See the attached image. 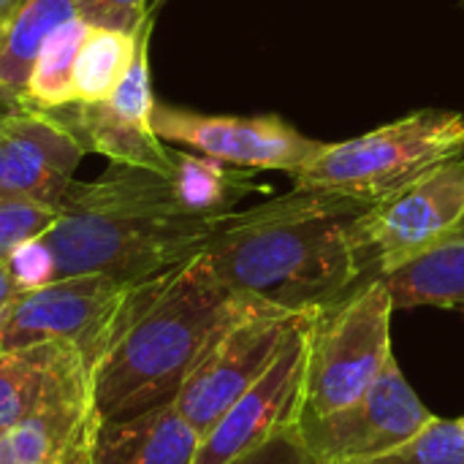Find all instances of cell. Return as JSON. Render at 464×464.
Listing matches in <instances>:
<instances>
[{"label":"cell","instance_id":"obj_1","mask_svg":"<svg viewBox=\"0 0 464 464\" xmlns=\"http://www.w3.org/2000/svg\"><path fill=\"white\" fill-rule=\"evenodd\" d=\"M372 204L332 190H291L228 212L201 250L237 294L277 310H324L378 277L362 239Z\"/></svg>","mask_w":464,"mask_h":464},{"label":"cell","instance_id":"obj_2","mask_svg":"<svg viewBox=\"0 0 464 464\" xmlns=\"http://www.w3.org/2000/svg\"><path fill=\"white\" fill-rule=\"evenodd\" d=\"M256 302L231 291L204 253L133 285L92 370L98 421H125L171 405L207 351Z\"/></svg>","mask_w":464,"mask_h":464},{"label":"cell","instance_id":"obj_3","mask_svg":"<svg viewBox=\"0 0 464 464\" xmlns=\"http://www.w3.org/2000/svg\"><path fill=\"white\" fill-rule=\"evenodd\" d=\"M223 218L188 212L163 174L114 166L92 182H73L41 239L54 280L103 275L141 285L198 256Z\"/></svg>","mask_w":464,"mask_h":464},{"label":"cell","instance_id":"obj_4","mask_svg":"<svg viewBox=\"0 0 464 464\" xmlns=\"http://www.w3.org/2000/svg\"><path fill=\"white\" fill-rule=\"evenodd\" d=\"M464 155V117L421 109L364 136L324 144L294 177L296 190H332L378 204Z\"/></svg>","mask_w":464,"mask_h":464},{"label":"cell","instance_id":"obj_5","mask_svg":"<svg viewBox=\"0 0 464 464\" xmlns=\"http://www.w3.org/2000/svg\"><path fill=\"white\" fill-rule=\"evenodd\" d=\"M394 302L383 277L318 310L307 343L302 416H329L353 405L394 359ZM299 416V419H302Z\"/></svg>","mask_w":464,"mask_h":464},{"label":"cell","instance_id":"obj_6","mask_svg":"<svg viewBox=\"0 0 464 464\" xmlns=\"http://www.w3.org/2000/svg\"><path fill=\"white\" fill-rule=\"evenodd\" d=\"M130 288L103 275L63 277L24 288L0 307V351L68 343L95 370Z\"/></svg>","mask_w":464,"mask_h":464},{"label":"cell","instance_id":"obj_7","mask_svg":"<svg viewBox=\"0 0 464 464\" xmlns=\"http://www.w3.org/2000/svg\"><path fill=\"white\" fill-rule=\"evenodd\" d=\"M299 315L302 313L258 304L220 334L174 400L198 435L212 430L215 421L269 370Z\"/></svg>","mask_w":464,"mask_h":464},{"label":"cell","instance_id":"obj_8","mask_svg":"<svg viewBox=\"0 0 464 464\" xmlns=\"http://www.w3.org/2000/svg\"><path fill=\"white\" fill-rule=\"evenodd\" d=\"M432 419L397 359H392L353 405L329 416H302L299 430L321 462L348 464L397 449Z\"/></svg>","mask_w":464,"mask_h":464},{"label":"cell","instance_id":"obj_9","mask_svg":"<svg viewBox=\"0 0 464 464\" xmlns=\"http://www.w3.org/2000/svg\"><path fill=\"white\" fill-rule=\"evenodd\" d=\"M318 310L299 315L269 370L201 435L193 464H228L275 432L299 424L304 408L307 343Z\"/></svg>","mask_w":464,"mask_h":464},{"label":"cell","instance_id":"obj_10","mask_svg":"<svg viewBox=\"0 0 464 464\" xmlns=\"http://www.w3.org/2000/svg\"><path fill=\"white\" fill-rule=\"evenodd\" d=\"M464 223V155L438 166L405 190L372 204L362 239L378 277L435 247Z\"/></svg>","mask_w":464,"mask_h":464},{"label":"cell","instance_id":"obj_11","mask_svg":"<svg viewBox=\"0 0 464 464\" xmlns=\"http://www.w3.org/2000/svg\"><path fill=\"white\" fill-rule=\"evenodd\" d=\"M152 128L163 141L190 147L220 163L247 171H288L294 177L324 147L321 141L302 136L277 114L228 117L155 103Z\"/></svg>","mask_w":464,"mask_h":464},{"label":"cell","instance_id":"obj_12","mask_svg":"<svg viewBox=\"0 0 464 464\" xmlns=\"http://www.w3.org/2000/svg\"><path fill=\"white\" fill-rule=\"evenodd\" d=\"M87 147L60 111L19 109L0 114V201L63 204Z\"/></svg>","mask_w":464,"mask_h":464},{"label":"cell","instance_id":"obj_13","mask_svg":"<svg viewBox=\"0 0 464 464\" xmlns=\"http://www.w3.org/2000/svg\"><path fill=\"white\" fill-rule=\"evenodd\" d=\"M95 427L92 381L73 383L0 432V464L87 462Z\"/></svg>","mask_w":464,"mask_h":464},{"label":"cell","instance_id":"obj_14","mask_svg":"<svg viewBox=\"0 0 464 464\" xmlns=\"http://www.w3.org/2000/svg\"><path fill=\"white\" fill-rule=\"evenodd\" d=\"M198 443V430L171 402L125 421H98L90 464H193Z\"/></svg>","mask_w":464,"mask_h":464},{"label":"cell","instance_id":"obj_15","mask_svg":"<svg viewBox=\"0 0 464 464\" xmlns=\"http://www.w3.org/2000/svg\"><path fill=\"white\" fill-rule=\"evenodd\" d=\"M82 381H92V364L68 343L0 351V432L52 394Z\"/></svg>","mask_w":464,"mask_h":464},{"label":"cell","instance_id":"obj_16","mask_svg":"<svg viewBox=\"0 0 464 464\" xmlns=\"http://www.w3.org/2000/svg\"><path fill=\"white\" fill-rule=\"evenodd\" d=\"M73 16L71 0H22L0 33V111L33 109L27 103L30 71L49 35Z\"/></svg>","mask_w":464,"mask_h":464},{"label":"cell","instance_id":"obj_17","mask_svg":"<svg viewBox=\"0 0 464 464\" xmlns=\"http://www.w3.org/2000/svg\"><path fill=\"white\" fill-rule=\"evenodd\" d=\"M394 310H464V223L427 253L383 275Z\"/></svg>","mask_w":464,"mask_h":464},{"label":"cell","instance_id":"obj_18","mask_svg":"<svg viewBox=\"0 0 464 464\" xmlns=\"http://www.w3.org/2000/svg\"><path fill=\"white\" fill-rule=\"evenodd\" d=\"M71 122L76 125L87 152L109 158L114 166L144 169L169 177L174 169V150L163 147V139L155 128H141L117 117L106 101L98 103H73L68 106Z\"/></svg>","mask_w":464,"mask_h":464},{"label":"cell","instance_id":"obj_19","mask_svg":"<svg viewBox=\"0 0 464 464\" xmlns=\"http://www.w3.org/2000/svg\"><path fill=\"white\" fill-rule=\"evenodd\" d=\"M177 201L193 215H228L247 193H266V185H258L247 169L220 163L207 155L177 152L174 169L169 174Z\"/></svg>","mask_w":464,"mask_h":464},{"label":"cell","instance_id":"obj_20","mask_svg":"<svg viewBox=\"0 0 464 464\" xmlns=\"http://www.w3.org/2000/svg\"><path fill=\"white\" fill-rule=\"evenodd\" d=\"M139 49V33L87 27L84 41L73 65V95L76 103L106 101L128 73Z\"/></svg>","mask_w":464,"mask_h":464},{"label":"cell","instance_id":"obj_21","mask_svg":"<svg viewBox=\"0 0 464 464\" xmlns=\"http://www.w3.org/2000/svg\"><path fill=\"white\" fill-rule=\"evenodd\" d=\"M90 24L79 16L60 24L44 44L27 82V103L44 111H60L76 103L73 95V65L79 46Z\"/></svg>","mask_w":464,"mask_h":464},{"label":"cell","instance_id":"obj_22","mask_svg":"<svg viewBox=\"0 0 464 464\" xmlns=\"http://www.w3.org/2000/svg\"><path fill=\"white\" fill-rule=\"evenodd\" d=\"M348 464H464V419H432L397 449Z\"/></svg>","mask_w":464,"mask_h":464},{"label":"cell","instance_id":"obj_23","mask_svg":"<svg viewBox=\"0 0 464 464\" xmlns=\"http://www.w3.org/2000/svg\"><path fill=\"white\" fill-rule=\"evenodd\" d=\"M54 220L57 207L35 201H0V264H5L27 239L46 234Z\"/></svg>","mask_w":464,"mask_h":464},{"label":"cell","instance_id":"obj_24","mask_svg":"<svg viewBox=\"0 0 464 464\" xmlns=\"http://www.w3.org/2000/svg\"><path fill=\"white\" fill-rule=\"evenodd\" d=\"M76 16L90 27L141 33L147 24V0H71Z\"/></svg>","mask_w":464,"mask_h":464},{"label":"cell","instance_id":"obj_25","mask_svg":"<svg viewBox=\"0 0 464 464\" xmlns=\"http://www.w3.org/2000/svg\"><path fill=\"white\" fill-rule=\"evenodd\" d=\"M228 464H324L304 443V435L299 424H291L280 432H275L269 440L258 443L247 454L237 457Z\"/></svg>","mask_w":464,"mask_h":464},{"label":"cell","instance_id":"obj_26","mask_svg":"<svg viewBox=\"0 0 464 464\" xmlns=\"http://www.w3.org/2000/svg\"><path fill=\"white\" fill-rule=\"evenodd\" d=\"M11 277L16 280L19 291L24 288H38L54 280V264H52V253L46 250L44 239H27L24 245H19L11 258L5 261Z\"/></svg>","mask_w":464,"mask_h":464},{"label":"cell","instance_id":"obj_27","mask_svg":"<svg viewBox=\"0 0 464 464\" xmlns=\"http://www.w3.org/2000/svg\"><path fill=\"white\" fill-rule=\"evenodd\" d=\"M16 294H19L16 280L11 277L8 266H5V264H0V307H3L11 296H16Z\"/></svg>","mask_w":464,"mask_h":464},{"label":"cell","instance_id":"obj_28","mask_svg":"<svg viewBox=\"0 0 464 464\" xmlns=\"http://www.w3.org/2000/svg\"><path fill=\"white\" fill-rule=\"evenodd\" d=\"M22 5V0H0V33H3V27L8 24V19L14 16V11Z\"/></svg>","mask_w":464,"mask_h":464},{"label":"cell","instance_id":"obj_29","mask_svg":"<svg viewBox=\"0 0 464 464\" xmlns=\"http://www.w3.org/2000/svg\"><path fill=\"white\" fill-rule=\"evenodd\" d=\"M82 464H90V459H87V462H82Z\"/></svg>","mask_w":464,"mask_h":464},{"label":"cell","instance_id":"obj_30","mask_svg":"<svg viewBox=\"0 0 464 464\" xmlns=\"http://www.w3.org/2000/svg\"><path fill=\"white\" fill-rule=\"evenodd\" d=\"M0 114H3V111H0Z\"/></svg>","mask_w":464,"mask_h":464}]
</instances>
